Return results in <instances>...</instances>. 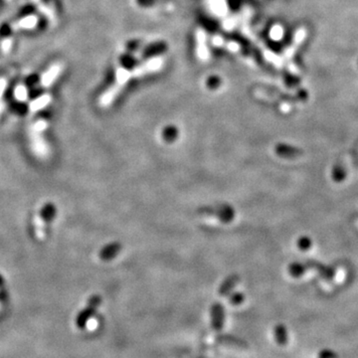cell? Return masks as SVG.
Wrapping results in <instances>:
<instances>
[{
    "label": "cell",
    "instance_id": "1",
    "mask_svg": "<svg viewBox=\"0 0 358 358\" xmlns=\"http://www.w3.org/2000/svg\"><path fill=\"white\" fill-rule=\"evenodd\" d=\"M30 139H31V147H32L33 152L38 157H46L49 153V147L46 144L45 140L43 139L42 132L31 129Z\"/></svg>",
    "mask_w": 358,
    "mask_h": 358
},
{
    "label": "cell",
    "instance_id": "2",
    "mask_svg": "<svg viewBox=\"0 0 358 358\" xmlns=\"http://www.w3.org/2000/svg\"><path fill=\"white\" fill-rule=\"evenodd\" d=\"M225 324V311L220 304L213 305L211 309V326L213 330L220 333Z\"/></svg>",
    "mask_w": 358,
    "mask_h": 358
},
{
    "label": "cell",
    "instance_id": "3",
    "mask_svg": "<svg viewBox=\"0 0 358 358\" xmlns=\"http://www.w3.org/2000/svg\"><path fill=\"white\" fill-rule=\"evenodd\" d=\"M62 70V66L60 64L52 65L41 77V85L44 88H49L54 81L58 78Z\"/></svg>",
    "mask_w": 358,
    "mask_h": 358
},
{
    "label": "cell",
    "instance_id": "4",
    "mask_svg": "<svg viewBox=\"0 0 358 358\" xmlns=\"http://www.w3.org/2000/svg\"><path fill=\"white\" fill-rule=\"evenodd\" d=\"M216 340L220 344L234 348V349H246V348H248V344L245 341H243V340H241V339H239L235 337H231V336H218L216 337Z\"/></svg>",
    "mask_w": 358,
    "mask_h": 358
},
{
    "label": "cell",
    "instance_id": "5",
    "mask_svg": "<svg viewBox=\"0 0 358 358\" xmlns=\"http://www.w3.org/2000/svg\"><path fill=\"white\" fill-rule=\"evenodd\" d=\"M38 24V17L36 15H28L21 18L18 22L13 25L14 29H33Z\"/></svg>",
    "mask_w": 358,
    "mask_h": 358
},
{
    "label": "cell",
    "instance_id": "6",
    "mask_svg": "<svg viewBox=\"0 0 358 358\" xmlns=\"http://www.w3.org/2000/svg\"><path fill=\"white\" fill-rule=\"evenodd\" d=\"M274 340H276V342L281 346H285L289 342L288 330L286 326L283 324L276 325V327H274Z\"/></svg>",
    "mask_w": 358,
    "mask_h": 358
},
{
    "label": "cell",
    "instance_id": "7",
    "mask_svg": "<svg viewBox=\"0 0 358 358\" xmlns=\"http://www.w3.org/2000/svg\"><path fill=\"white\" fill-rule=\"evenodd\" d=\"M32 2L36 5L38 11L42 13L49 21H51L52 23L56 22V14H55V11L52 7L45 4L42 0H32Z\"/></svg>",
    "mask_w": 358,
    "mask_h": 358
},
{
    "label": "cell",
    "instance_id": "8",
    "mask_svg": "<svg viewBox=\"0 0 358 358\" xmlns=\"http://www.w3.org/2000/svg\"><path fill=\"white\" fill-rule=\"evenodd\" d=\"M52 98L49 94H45L37 99H35L34 101H32L30 104H29V109L31 113H37L38 111H40V109L44 108L46 105H48L51 102Z\"/></svg>",
    "mask_w": 358,
    "mask_h": 358
},
{
    "label": "cell",
    "instance_id": "9",
    "mask_svg": "<svg viewBox=\"0 0 358 358\" xmlns=\"http://www.w3.org/2000/svg\"><path fill=\"white\" fill-rule=\"evenodd\" d=\"M34 227L35 235L38 240H43L45 238V221L43 219L42 213L36 214L34 218Z\"/></svg>",
    "mask_w": 358,
    "mask_h": 358
},
{
    "label": "cell",
    "instance_id": "10",
    "mask_svg": "<svg viewBox=\"0 0 358 358\" xmlns=\"http://www.w3.org/2000/svg\"><path fill=\"white\" fill-rule=\"evenodd\" d=\"M237 283H238V278L237 277H232V278H229L228 280H226L219 290L220 295H221V296L228 295L229 293L234 289V287L236 286Z\"/></svg>",
    "mask_w": 358,
    "mask_h": 358
},
{
    "label": "cell",
    "instance_id": "11",
    "mask_svg": "<svg viewBox=\"0 0 358 358\" xmlns=\"http://www.w3.org/2000/svg\"><path fill=\"white\" fill-rule=\"evenodd\" d=\"M14 97L18 102H25L28 99V91L24 85H18L14 90Z\"/></svg>",
    "mask_w": 358,
    "mask_h": 358
},
{
    "label": "cell",
    "instance_id": "12",
    "mask_svg": "<svg viewBox=\"0 0 358 358\" xmlns=\"http://www.w3.org/2000/svg\"><path fill=\"white\" fill-rule=\"evenodd\" d=\"M48 126V123L45 120H38L34 123V125L32 126L31 129L35 130V131H40L43 132Z\"/></svg>",
    "mask_w": 358,
    "mask_h": 358
},
{
    "label": "cell",
    "instance_id": "13",
    "mask_svg": "<svg viewBox=\"0 0 358 358\" xmlns=\"http://www.w3.org/2000/svg\"><path fill=\"white\" fill-rule=\"evenodd\" d=\"M12 47V38L11 37H5L2 41H1V50L4 54H8L11 50Z\"/></svg>",
    "mask_w": 358,
    "mask_h": 358
},
{
    "label": "cell",
    "instance_id": "14",
    "mask_svg": "<svg viewBox=\"0 0 358 358\" xmlns=\"http://www.w3.org/2000/svg\"><path fill=\"white\" fill-rule=\"evenodd\" d=\"M244 301V295L242 294H235V295H232L229 298V302L230 305H233V306H239L241 305L242 302Z\"/></svg>",
    "mask_w": 358,
    "mask_h": 358
},
{
    "label": "cell",
    "instance_id": "15",
    "mask_svg": "<svg viewBox=\"0 0 358 358\" xmlns=\"http://www.w3.org/2000/svg\"><path fill=\"white\" fill-rule=\"evenodd\" d=\"M271 36H272L273 39H274L276 41L280 40L281 37L283 36V30L281 29V27H279V26L274 27V29L271 32Z\"/></svg>",
    "mask_w": 358,
    "mask_h": 358
},
{
    "label": "cell",
    "instance_id": "16",
    "mask_svg": "<svg viewBox=\"0 0 358 358\" xmlns=\"http://www.w3.org/2000/svg\"><path fill=\"white\" fill-rule=\"evenodd\" d=\"M6 87H7V81L5 79H0V101L2 99Z\"/></svg>",
    "mask_w": 358,
    "mask_h": 358
},
{
    "label": "cell",
    "instance_id": "17",
    "mask_svg": "<svg viewBox=\"0 0 358 358\" xmlns=\"http://www.w3.org/2000/svg\"><path fill=\"white\" fill-rule=\"evenodd\" d=\"M3 108H4V103L0 101V115L3 112Z\"/></svg>",
    "mask_w": 358,
    "mask_h": 358
},
{
    "label": "cell",
    "instance_id": "18",
    "mask_svg": "<svg viewBox=\"0 0 358 358\" xmlns=\"http://www.w3.org/2000/svg\"><path fill=\"white\" fill-rule=\"evenodd\" d=\"M199 358H203V357H199Z\"/></svg>",
    "mask_w": 358,
    "mask_h": 358
},
{
    "label": "cell",
    "instance_id": "19",
    "mask_svg": "<svg viewBox=\"0 0 358 358\" xmlns=\"http://www.w3.org/2000/svg\"><path fill=\"white\" fill-rule=\"evenodd\" d=\"M7 1H9V0H7Z\"/></svg>",
    "mask_w": 358,
    "mask_h": 358
}]
</instances>
